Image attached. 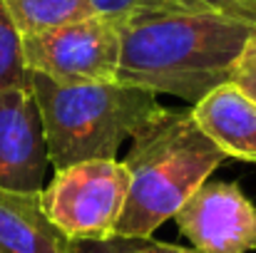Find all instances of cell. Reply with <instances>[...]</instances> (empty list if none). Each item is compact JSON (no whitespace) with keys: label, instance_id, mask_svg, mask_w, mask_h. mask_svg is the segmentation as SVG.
Returning a JSON list of instances; mask_svg holds the SVG:
<instances>
[{"label":"cell","instance_id":"7","mask_svg":"<svg viewBox=\"0 0 256 253\" xmlns=\"http://www.w3.org/2000/svg\"><path fill=\"white\" fill-rule=\"evenodd\" d=\"M48 147L30 84L0 87V189L42 191Z\"/></svg>","mask_w":256,"mask_h":253},{"label":"cell","instance_id":"5","mask_svg":"<svg viewBox=\"0 0 256 253\" xmlns=\"http://www.w3.org/2000/svg\"><path fill=\"white\" fill-rule=\"evenodd\" d=\"M28 72L55 82H114L120 65V25L90 15L82 20L22 37Z\"/></svg>","mask_w":256,"mask_h":253},{"label":"cell","instance_id":"14","mask_svg":"<svg viewBox=\"0 0 256 253\" xmlns=\"http://www.w3.org/2000/svg\"><path fill=\"white\" fill-rule=\"evenodd\" d=\"M229 82L234 84L239 92H244L256 104V32L246 40L242 55L236 57Z\"/></svg>","mask_w":256,"mask_h":253},{"label":"cell","instance_id":"15","mask_svg":"<svg viewBox=\"0 0 256 253\" xmlns=\"http://www.w3.org/2000/svg\"><path fill=\"white\" fill-rule=\"evenodd\" d=\"M204 10L212 12H222V15H232L246 22L256 25V0H192Z\"/></svg>","mask_w":256,"mask_h":253},{"label":"cell","instance_id":"6","mask_svg":"<svg viewBox=\"0 0 256 253\" xmlns=\"http://www.w3.org/2000/svg\"><path fill=\"white\" fill-rule=\"evenodd\" d=\"M196 253H246L256 249V206L236 184L204 181L174 214Z\"/></svg>","mask_w":256,"mask_h":253},{"label":"cell","instance_id":"13","mask_svg":"<svg viewBox=\"0 0 256 253\" xmlns=\"http://www.w3.org/2000/svg\"><path fill=\"white\" fill-rule=\"evenodd\" d=\"M78 253H196L194 249L174 246L164 241H154L152 236H112L107 241H85L78 244Z\"/></svg>","mask_w":256,"mask_h":253},{"label":"cell","instance_id":"10","mask_svg":"<svg viewBox=\"0 0 256 253\" xmlns=\"http://www.w3.org/2000/svg\"><path fill=\"white\" fill-rule=\"evenodd\" d=\"M20 37L38 35L94 15L87 0H5Z\"/></svg>","mask_w":256,"mask_h":253},{"label":"cell","instance_id":"4","mask_svg":"<svg viewBox=\"0 0 256 253\" xmlns=\"http://www.w3.org/2000/svg\"><path fill=\"white\" fill-rule=\"evenodd\" d=\"M130 174L117 159H92L55 171L40 201L48 219L75 244L117 236Z\"/></svg>","mask_w":256,"mask_h":253},{"label":"cell","instance_id":"8","mask_svg":"<svg viewBox=\"0 0 256 253\" xmlns=\"http://www.w3.org/2000/svg\"><path fill=\"white\" fill-rule=\"evenodd\" d=\"M192 114L226 157L256 162V104L232 82L219 84L192 104Z\"/></svg>","mask_w":256,"mask_h":253},{"label":"cell","instance_id":"3","mask_svg":"<svg viewBox=\"0 0 256 253\" xmlns=\"http://www.w3.org/2000/svg\"><path fill=\"white\" fill-rule=\"evenodd\" d=\"M30 89L55 171L92 159H117L120 147L162 112L157 94L117 80L65 84L30 72Z\"/></svg>","mask_w":256,"mask_h":253},{"label":"cell","instance_id":"9","mask_svg":"<svg viewBox=\"0 0 256 253\" xmlns=\"http://www.w3.org/2000/svg\"><path fill=\"white\" fill-rule=\"evenodd\" d=\"M0 253H78L45 214L40 191L0 189Z\"/></svg>","mask_w":256,"mask_h":253},{"label":"cell","instance_id":"2","mask_svg":"<svg viewBox=\"0 0 256 253\" xmlns=\"http://www.w3.org/2000/svg\"><path fill=\"white\" fill-rule=\"evenodd\" d=\"M224 159L226 154L196 124L192 107H162L132 137V147L122 159L130 174V191L117 236H152L164 221L174 219Z\"/></svg>","mask_w":256,"mask_h":253},{"label":"cell","instance_id":"11","mask_svg":"<svg viewBox=\"0 0 256 253\" xmlns=\"http://www.w3.org/2000/svg\"><path fill=\"white\" fill-rule=\"evenodd\" d=\"M92 12L100 17H107L117 25L140 17V15H160V12H199V7L192 0H87Z\"/></svg>","mask_w":256,"mask_h":253},{"label":"cell","instance_id":"12","mask_svg":"<svg viewBox=\"0 0 256 253\" xmlns=\"http://www.w3.org/2000/svg\"><path fill=\"white\" fill-rule=\"evenodd\" d=\"M30 84V72L22 60V37L0 0V87H22Z\"/></svg>","mask_w":256,"mask_h":253},{"label":"cell","instance_id":"1","mask_svg":"<svg viewBox=\"0 0 256 253\" xmlns=\"http://www.w3.org/2000/svg\"><path fill=\"white\" fill-rule=\"evenodd\" d=\"M254 22L199 10L140 15L120 25L117 82L196 104L232 80Z\"/></svg>","mask_w":256,"mask_h":253}]
</instances>
